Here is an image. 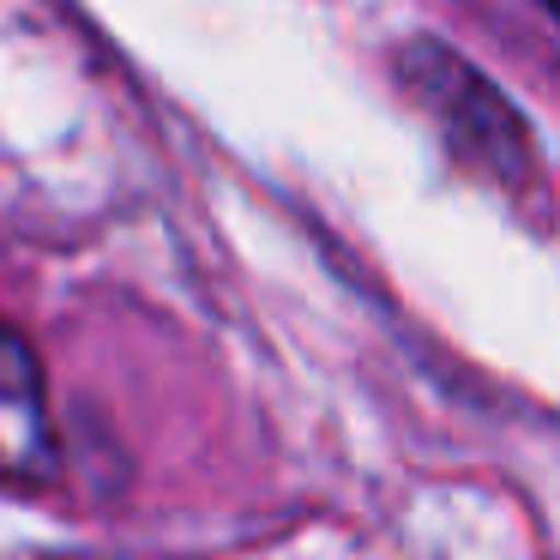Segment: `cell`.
<instances>
[{
    "mask_svg": "<svg viewBox=\"0 0 560 560\" xmlns=\"http://www.w3.org/2000/svg\"><path fill=\"white\" fill-rule=\"evenodd\" d=\"M404 79L422 97V109L452 133V145L470 151L476 163H488L500 182L530 170V133H524V121L506 109V97L476 67H464L440 43H410L404 49Z\"/></svg>",
    "mask_w": 560,
    "mask_h": 560,
    "instance_id": "cell-1",
    "label": "cell"
},
{
    "mask_svg": "<svg viewBox=\"0 0 560 560\" xmlns=\"http://www.w3.org/2000/svg\"><path fill=\"white\" fill-rule=\"evenodd\" d=\"M55 482V422L31 343L0 319V488L31 494Z\"/></svg>",
    "mask_w": 560,
    "mask_h": 560,
    "instance_id": "cell-2",
    "label": "cell"
},
{
    "mask_svg": "<svg viewBox=\"0 0 560 560\" xmlns=\"http://www.w3.org/2000/svg\"><path fill=\"white\" fill-rule=\"evenodd\" d=\"M548 13H555V19H560V0H548Z\"/></svg>",
    "mask_w": 560,
    "mask_h": 560,
    "instance_id": "cell-3",
    "label": "cell"
}]
</instances>
